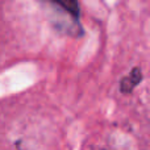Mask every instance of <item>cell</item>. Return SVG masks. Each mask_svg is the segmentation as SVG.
<instances>
[{"mask_svg": "<svg viewBox=\"0 0 150 150\" xmlns=\"http://www.w3.org/2000/svg\"><path fill=\"white\" fill-rule=\"evenodd\" d=\"M142 80V73L138 67L133 69L129 75L122 78L121 83H120V90L122 93H129L134 90V87Z\"/></svg>", "mask_w": 150, "mask_h": 150, "instance_id": "obj_1", "label": "cell"}, {"mask_svg": "<svg viewBox=\"0 0 150 150\" xmlns=\"http://www.w3.org/2000/svg\"><path fill=\"white\" fill-rule=\"evenodd\" d=\"M50 1L59 5L62 9L69 12L73 17L79 16V3H78V0H50Z\"/></svg>", "mask_w": 150, "mask_h": 150, "instance_id": "obj_2", "label": "cell"}]
</instances>
